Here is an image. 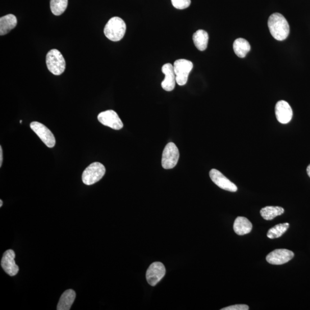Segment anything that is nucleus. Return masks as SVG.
Here are the masks:
<instances>
[{"mask_svg":"<svg viewBox=\"0 0 310 310\" xmlns=\"http://www.w3.org/2000/svg\"><path fill=\"white\" fill-rule=\"evenodd\" d=\"M269 30L273 38L282 41L288 37L290 34V25L286 18L279 13H275L269 17L268 21Z\"/></svg>","mask_w":310,"mask_h":310,"instance_id":"nucleus-1","label":"nucleus"},{"mask_svg":"<svg viewBox=\"0 0 310 310\" xmlns=\"http://www.w3.org/2000/svg\"><path fill=\"white\" fill-rule=\"evenodd\" d=\"M126 25L120 17H114L108 21L104 29L106 37L113 42L121 40L126 33Z\"/></svg>","mask_w":310,"mask_h":310,"instance_id":"nucleus-2","label":"nucleus"},{"mask_svg":"<svg viewBox=\"0 0 310 310\" xmlns=\"http://www.w3.org/2000/svg\"><path fill=\"white\" fill-rule=\"evenodd\" d=\"M46 64L48 70L54 75H60L66 69V61L59 50L53 49L47 53Z\"/></svg>","mask_w":310,"mask_h":310,"instance_id":"nucleus-3","label":"nucleus"},{"mask_svg":"<svg viewBox=\"0 0 310 310\" xmlns=\"http://www.w3.org/2000/svg\"><path fill=\"white\" fill-rule=\"evenodd\" d=\"M106 167L101 163L94 162L84 170L82 179L86 185H92L101 180L106 174Z\"/></svg>","mask_w":310,"mask_h":310,"instance_id":"nucleus-4","label":"nucleus"},{"mask_svg":"<svg viewBox=\"0 0 310 310\" xmlns=\"http://www.w3.org/2000/svg\"><path fill=\"white\" fill-rule=\"evenodd\" d=\"M193 68V63L187 59H178L174 62V68L177 85L184 86L188 83L189 75Z\"/></svg>","mask_w":310,"mask_h":310,"instance_id":"nucleus-5","label":"nucleus"},{"mask_svg":"<svg viewBox=\"0 0 310 310\" xmlns=\"http://www.w3.org/2000/svg\"><path fill=\"white\" fill-rule=\"evenodd\" d=\"M179 159V149L174 143H168L163 150L162 165L166 170L174 168Z\"/></svg>","mask_w":310,"mask_h":310,"instance_id":"nucleus-6","label":"nucleus"},{"mask_svg":"<svg viewBox=\"0 0 310 310\" xmlns=\"http://www.w3.org/2000/svg\"><path fill=\"white\" fill-rule=\"evenodd\" d=\"M30 127L39 138L49 148H53L56 145V138L48 127L39 122L31 123Z\"/></svg>","mask_w":310,"mask_h":310,"instance_id":"nucleus-7","label":"nucleus"},{"mask_svg":"<svg viewBox=\"0 0 310 310\" xmlns=\"http://www.w3.org/2000/svg\"><path fill=\"white\" fill-rule=\"evenodd\" d=\"M98 120L102 125L115 130H120L124 126L117 113L113 110L100 113L98 116Z\"/></svg>","mask_w":310,"mask_h":310,"instance_id":"nucleus-8","label":"nucleus"},{"mask_svg":"<svg viewBox=\"0 0 310 310\" xmlns=\"http://www.w3.org/2000/svg\"><path fill=\"white\" fill-rule=\"evenodd\" d=\"M165 274V266L161 262H154L148 268L146 278L149 285L155 286L161 281Z\"/></svg>","mask_w":310,"mask_h":310,"instance_id":"nucleus-9","label":"nucleus"},{"mask_svg":"<svg viewBox=\"0 0 310 310\" xmlns=\"http://www.w3.org/2000/svg\"><path fill=\"white\" fill-rule=\"evenodd\" d=\"M294 256L291 250L286 249H278L269 253L266 260L268 263L272 265H282L288 263Z\"/></svg>","mask_w":310,"mask_h":310,"instance_id":"nucleus-10","label":"nucleus"},{"mask_svg":"<svg viewBox=\"0 0 310 310\" xmlns=\"http://www.w3.org/2000/svg\"><path fill=\"white\" fill-rule=\"evenodd\" d=\"M209 175L212 180L219 188L230 191V192H236L238 191V187L229 179H228L220 171L216 169H212L210 171Z\"/></svg>","mask_w":310,"mask_h":310,"instance_id":"nucleus-11","label":"nucleus"},{"mask_svg":"<svg viewBox=\"0 0 310 310\" xmlns=\"http://www.w3.org/2000/svg\"><path fill=\"white\" fill-rule=\"evenodd\" d=\"M16 254L12 249H9L4 253L2 260V267L7 274L14 276L17 274L19 268L16 265L15 259Z\"/></svg>","mask_w":310,"mask_h":310,"instance_id":"nucleus-12","label":"nucleus"},{"mask_svg":"<svg viewBox=\"0 0 310 310\" xmlns=\"http://www.w3.org/2000/svg\"><path fill=\"white\" fill-rule=\"evenodd\" d=\"M275 114L277 121L282 124H288L293 116V110L289 104L283 100L277 102Z\"/></svg>","mask_w":310,"mask_h":310,"instance_id":"nucleus-13","label":"nucleus"},{"mask_svg":"<svg viewBox=\"0 0 310 310\" xmlns=\"http://www.w3.org/2000/svg\"><path fill=\"white\" fill-rule=\"evenodd\" d=\"M162 70L165 75V79L161 84L162 87L167 92H171L175 89L176 83L174 66L171 63H166L163 66Z\"/></svg>","mask_w":310,"mask_h":310,"instance_id":"nucleus-14","label":"nucleus"},{"mask_svg":"<svg viewBox=\"0 0 310 310\" xmlns=\"http://www.w3.org/2000/svg\"><path fill=\"white\" fill-rule=\"evenodd\" d=\"M252 224L247 218L238 217L236 219L234 229L237 235L243 236L249 234L252 230Z\"/></svg>","mask_w":310,"mask_h":310,"instance_id":"nucleus-15","label":"nucleus"},{"mask_svg":"<svg viewBox=\"0 0 310 310\" xmlns=\"http://www.w3.org/2000/svg\"><path fill=\"white\" fill-rule=\"evenodd\" d=\"M17 24V18L10 14L0 18V35H5L15 28Z\"/></svg>","mask_w":310,"mask_h":310,"instance_id":"nucleus-16","label":"nucleus"},{"mask_svg":"<svg viewBox=\"0 0 310 310\" xmlns=\"http://www.w3.org/2000/svg\"><path fill=\"white\" fill-rule=\"evenodd\" d=\"M76 297L75 291L67 290L64 292L57 305L58 310H69Z\"/></svg>","mask_w":310,"mask_h":310,"instance_id":"nucleus-17","label":"nucleus"},{"mask_svg":"<svg viewBox=\"0 0 310 310\" xmlns=\"http://www.w3.org/2000/svg\"><path fill=\"white\" fill-rule=\"evenodd\" d=\"M193 39L195 47L199 51H204L208 47L209 35L206 31L203 30H198L193 36Z\"/></svg>","mask_w":310,"mask_h":310,"instance_id":"nucleus-18","label":"nucleus"},{"mask_svg":"<svg viewBox=\"0 0 310 310\" xmlns=\"http://www.w3.org/2000/svg\"><path fill=\"white\" fill-rule=\"evenodd\" d=\"M234 50L237 56L243 58L250 51V45L245 39H237L234 43Z\"/></svg>","mask_w":310,"mask_h":310,"instance_id":"nucleus-19","label":"nucleus"},{"mask_svg":"<svg viewBox=\"0 0 310 310\" xmlns=\"http://www.w3.org/2000/svg\"><path fill=\"white\" fill-rule=\"evenodd\" d=\"M285 212V209L279 206H266L262 209L261 214L264 220H272L277 216L282 215Z\"/></svg>","mask_w":310,"mask_h":310,"instance_id":"nucleus-20","label":"nucleus"},{"mask_svg":"<svg viewBox=\"0 0 310 310\" xmlns=\"http://www.w3.org/2000/svg\"><path fill=\"white\" fill-rule=\"evenodd\" d=\"M289 223H280V224L276 225L268 230L267 237L271 239L279 238L289 229Z\"/></svg>","mask_w":310,"mask_h":310,"instance_id":"nucleus-21","label":"nucleus"},{"mask_svg":"<svg viewBox=\"0 0 310 310\" xmlns=\"http://www.w3.org/2000/svg\"><path fill=\"white\" fill-rule=\"evenodd\" d=\"M68 0H51L50 8L54 15L60 16L66 11Z\"/></svg>","mask_w":310,"mask_h":310,"instance_id":"nucleus-22","label":"nucleus"},{"mask_svg":"<svg viewBox=\"0 0 310 310\" xmlns=\"http://www.w3.org/2000/svg\"><path fill=\"white\" fill-rule=\"evenodd\" d=\"M172 6L177 10H185L189 7L191 0H171Z\"/></svg>","mask_w":310,"mask_h":310,"instance_id":"nucleus-23","label":"nucleus"},{"mask_svg":"<svg viewBox=\"0 0 310 310\" xmlns=\"http://www.w3.org/2000/svg\"><path fill=\"white\" fill-rule=\"evenodd\" d=\"M249 306L246 304H236L222 308L221 310H248Z\"/></svg>","mask_w":310,"mask_h":310,"instance_id":"nucleus-24","label":"nucleus"},{"mask_svg":"<svg viewBox=\"0 0 310 310\" xmlns=\"http://www.w3.org/2000/svg\"><path fill=\"white\" fill-rule=\"evenodd\" d=\"M3 149L2 147H0V167H2L3 161Z\"/></svg>","mask_w":310,"mask_h":310,"instance_id":"nucleus-25","label":"nucleus"},{"mask_svg":"<svg viewBox=\"0 0 310 310\" xmlns=\"http://www.w3.org/2000/svg\"><path fill=\"white\" fill-rule=\"evenodd\" d=\"M307 172L308 175L310 177V165L307 168Z\"/></svg>","mask_w":310,"mask_h":310,"instance_id":"nucleus-26","label":"nucleus"},{"mask_svg":"<svg viewBox=\"0 0 310 310\" xmlns=\"http://www.w3.org/2000/svg\"><path fill=\"white\" fill-rule=\"evenodd\" d=\"M3 200H0V207L2 208V206H3Z\"/></svg>","mask_w":310,"mask_h":310,"instance_id":"nucleus-27","label":"nucleus"},{"mask_svg":"<svg viewBox=\"0 0 310 310\" xmlns=\"http://www.w3.org/2000/svg\"><path fill=\"white\" fill-rule=\"evenodd\" d=\"M20 123H21V122H22V120H20Z\"/></svg>","mask_w":310,"mask_h":310,"instance_id":"nucleus-28","label":"nucleus"}]
</instances>
